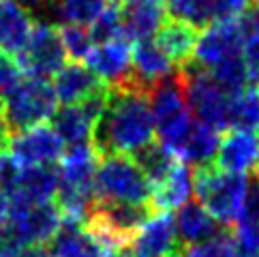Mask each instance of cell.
Here are the masks:
<instances>
[{"mask_svg": "<svg viewBox=\"0 0 259 257\" xmlns=\"http://www.w3.org/2000/svg\"><path fill=\"white\" fill-rule=\"evenodd\" d=\"M154 142V122L148 103V93L131 81L120 88H109V101L92 128V148L101 157L124 154L133 157Z\"/></svg>", "mask_w": 259, "mask_h": 257, "instance_id": "cell-1", "label": "cell"}, {"mask_svg": "<svg viewBox=\"0 0 259 257\" xmlns=\"http://www.w3.org/2000/svg\"><path fill=\"white\" fill-rule=\"evenodd\" d=\"M193 191L201 201V208L217 223L236 225L242 217L248 178L242 174H227L214 165H203L195 169Z\"/></svg>", "mask_w": 259, "mask_h": 257, "instance_id": "cell-2", "label": "cell"}, {"mask_svg": "<svg viewBox=\"0 0 259 257\" xmlns=\"http://www.w3.org/2000/svg\"><path fill=\"white\" fill-rule=\"evenodd\" d=\"M178 77L193 118L214 133L227 131L231 97L217 84V79L193 60L178 69Z\"/></svg>", "mask_w": 259, "mask_h": 257, "instance_id": "cell-3", "label": "cell"}, {"mask_svg": "<svg viewBox=\"0 0 259 257\" xmlns=\"http://www.w3.org/2000/svg\"><path fill=\"white\" fill-rule=\"evenodd\" d=\"M0 101L11 135L45 124L58 109V99L52 84L36 77L20 79L5 97H0Z\"/></svg>", "mask_w": 259, "mask_h": 257, "instance_id": "cell-4", "label": "cell"}, {"mask_svg": "<svg viewBox=\"0 0 259 257\" xmlns=\"http://www.w3.org/2000/svg\"><path fill=\"white\" fill-rule=\"evenodd\" d=\"M148 103H150V114L154 122V135H159V144L174 154V150L178 148V144L184 140V135L195 122L187 105V99H184L178 73L156 84L148 93Z\"/></svg>", "mask_w": 259, "mask_h": 257, "instance_id": "cell-5", "label": "cell"}, {"mask_svg": "<svg viewBox=\"0 0 259 257\" xmlns=\"http://www.w3.org/2000/svg\"><path fill=\"white\" fill-rule=\"evenodd\" d=\"M95 193L99 201H118V204H150L152 185L137 167L133 157L107 154L101 157L95 174Z\"/></svg>", "mask_w": 259, "mask_h": 257, "instance_id": "cell-6", "label": "cell"}, {"mask_svg": "<svg viewBox=\"0 0 259 257\" xmlns=\"http://www.w3.org/2000/svg\"><path fill=\"white\" fill-rule=\"evenodd\" d=\"M248 30V15L219 20L206 26V30L197 36V45L193 52V62L203 71H212L223 62L242 56L244 39Z\"/></svg>", "mask_w": 259, "mask_h": 257, "instance_id": "cell-7", "label": "cell"}, {"mask_svg": "<svg viewBox=\"0 0 259 257\" xmlns=\"http://www.w3.org/2000/svg\"><path fill=\"white\" fill-rule=\"evenodd\" d=\"M15 62L20 67L22 75L26 77L48 79L50 75H56L64 67V62H67V54H64V48L60 43L58 26L34 22L30 39L22 50V54L15 58Z\"/></svg>", "mask_w": 259, "mask_h": 257, "instance_id": "cell-8", "label": "cell"}, {"mask_svg": "<svg viewBox=\"0 0 259 257\" xmlns=\"http://www.w3.org/2000/svg\"><path fill=\"white\" fill-rule=\"evenodd\" d=\"M9 152L22 167H52L62 159L64 144L52 126L41 124L28 131L15 133L9 144Z\"/></svg>", "mask_w": 259, "mask_h": 257, "instance_id": "cell-9", "label": "cell"}, {"mask_svg": "<svg viewBox=\"0 0 259 257\" xmlns=\"http://www.w3.org/2000/svg\"><path fill=\"white\" fill-rule=\"evenodd\" d=\"M7 225L13 232L15 240L26 251V249L45 246L48 242H52L62 225V215L58 206L52 201V204L34 206L28 210H22V212H13L9 217Z\"/></svg>", "mask_w": 259, "mask_h": 257, "instance_id": "cell-10", "label": "cell"}, {"mask_svg": "<svg viewBox=\"0 0 259 257\" xmlns=\"http://www.w3.org/2000/svg\"><path fill=\"white\" fill-rule=\"evenodd\" d=\"M58 193V169L54 167H22L15 187L7 193L11 215L34 206L52 204Z\"/></svg>", "mask_w": 259, "mask_h": 257, "instance_id": "cell-11", "label": "cell"}, {"mask_svg": "<svg viewBox=\"0 0 259 257\" xmlns=\"http://www.w3.org/2000/svg\"><path fill=\"white\" fill-rule=\"evenodd\" d=\"M86 62L88 69L109 88H120L131 81V45L126 39L95 45Z\"/></svg>", "mask_w": 259, "mask_h": 257, "instance_id": "cell-12", "label": "cell"}, {"mask_svg": "<svg viewBox=\"0 0 259 257\" xmlns=\"http://www.w3.org/2000/svg\"><path fill=\"white\" fill-rule=\"evenodd\" d=\"M214 167L227 174L259 172V135L255 131H229L219 142Z\"/></svg>", "mask_w": 259, "mask_h": 257, "instance_id": "cell-13", "label": "cell"}, {"mask_svg": "<svg viewBox=\"0 0 259 257\" xmlns=\"http://www.w3.org/2000/svg\"><path fill=\"white\" fill-rule=\"evenodd\" d=\"M174 69V62L154 41H140L131 50V84L144 93H150L156 84L171 77Z\"/></svg>", "mask_w": 259, "mask_h": 257, "instance_id": "cell-14", "label": "cell"}, {"mask_svg": "<svg viewBox=\"0 0 259 257\" xmlns=\"http://www.w3.org/2000/svg\"><path fill=\"white\" fill-rule=\"evenodd\" d=\"M182 249L176 234L174 219L167 212H156L150 217L140 234L135 236L131 251L135 257H171Z\"/></svg>", "mask_w": 259, "mask_h": 257, "instance_id": "cell-15", "label": "cell"}, {"mask_svg": "<svg viewBox=\"0 0 259 257\" xmlns=\"http://www.w3.org/2000/svg\"><path fill=\"white\" fill-rule=\"evenodd\" d=\"M165 22L163 0H128L122 7V36L126 41H150Z\"/></svg>", "mask_w": 259, "mask_h": 257, "instance_id": "cell-16", "label": "cell"}, {"mask_svg": "<svg viewBox=\"0 0 259 257\" xmlns=\"http://www.w3.org/2000/svg\"><path fill=\"white\" fill-rule=\"evenodd\" d=\"M32 26L34 22L28 9L17 5L15 0H3L0 3V52L15 60L28 43Z\"/></svg>", "mask_w": 259, "mask_h": 257, "instance_id": "cell-17", "label": "cell"}, {"mask_svg": "<svg viewBox=\"0 0 259 257\" xmlns=\"http://www.w3.org/2000/svg\"><path fill=\"white\" fill-rule=\"evenodd\" d=\"M103 86L105 84L88 67H84L81 62H71L64 64L56 73L52 88L62 105H79L81 101L88 99L92 93H97Z\"/></svg>", "mask_w": 259, "mask_h": 257, "instance_id": "cell-18", "label": "cell"}, {"mask_svg": "<svg viewBox=\"0 0 259 257\" xmlns=\"http://www.w3.org/2000/svg\"><path fill=\"white\" fill-rule=\"evenodd\" d=\"M191 195H193V174L189 165L178 161L169 169L167 176L159 185L152 187L150 206L154 208V212H169L174 208H182L184 204H189Z\"/></svg>", "mask_w": 259, "mask_h": 257, "instance_id": "cell-19", "label": "cell"}, {"mask_svg": "<svg viewBox=\"0 0 259 257\" xmlns=\"http://www.w3.org/2000/svg\"><path fill=\"white\" fill-rule=\"evenodd\" d=\"M219 133L195 120L189 133L184 135V140L178 144V148L174 150V157L184 165H195V167L212 165L219 150Z\"/></svg>", "mask_w": 259, "mask_h": 257, "instance_id": "cell-20", "label": "cell"}, {"mask_svg": "<svg viewBox=\"0 0 259 257\" xmlns=\"http://www.w3.org/2000/svg\"><path fill=\"white\" fill-rule=\"evenodd\" d=\"M52 255L54 257H105V249L88 234V229L81 223L62 219L58 234L52 240Z\"/></svg>", "mask_w": 259, "mask_h": 257, "instance_id": "cell-21", "label": "cell"}, {"mask_svg": "<svg viewBox=\"0 0 259 257\" xmlns=\"http://www.w3.org/2000/svg\"><path fill=\"white\" fill-rule=\"evenodd\" d=\"M154 43L159 45V50L174 64L178 62L180 67H184V64H189L193 60V52H195V45H197V30L191 28L189 24L169 20V22H163L159 32H156Z\"/></svg>", "mask_w": 259, "mask_h": 257, "instance_id": "cell-22", "label": "cell"}, {"mask_svg": "<svg viewBox=\"0 0 259 257\" xmlns=\"http://www.w3.org/2000/svg\"><path fill=\"white\" fill-rule=\"evenodd\" d=\"M176 234L182 246H193L199 242L210 240L214 234H219V223L212 219L195 201L184 204L174 219Z\"/></svg>", "mask_w": 259, "mask_h": 257, "instance_id": "cell-23", "label": "cell"}, {"mask_svg": "<svg viewBox=\"0 0 259 257\" xmlns=\"http://www.w3.org/2000/svg\"><path fill=\"white\" fill-rule=\"evenodd\" d=\"M54 131L58 133L62 144H69V148L73 146H84L92 144V120L84 114V109L79 105H62L54 114Z\"/></svg>", "mask_w": 259, "mask_h": 257, "instance_id": "cell-24", "label": "cell"}, {"mask_svg": "<svg viewBox=\"0 0 259 257\" xmlns=\"http://www.w3.org/2000/svg\"><path fill=\"white\" fill-rule=\"evenodd\" d=\"M54 15L60 24L90 26L107 7L105 0H50Z\"/></svg>", "mask_w": 259, "mask_h": 257, "instance_id": "cell-25", "label": "cell"}, {"mask_svg": "<svg viewBox=\"0 0 259 257\" xmlns=\"http://www.w3.org/2000/svg\"><path fill=\"white\" fill-rule=\"evenodd\" d=\"M133 161L137 163V167L144 172V176L148 178V182H150L152 187L159 185L169 174V169L178 163V159H176L169 150H165L163 146L156 142H152L150 146H146L144 150L133 154Z\"/></svg>", "mask_w": 259, "mask_h": 257, "instance_id": "cell-26", "label": "cell"}, {"mask_svg": "<svg viewBox=\"0 0 259 257\" xmlns=\"http://www.w3.org/2000/svg\"><path fill=\"white\" fill-rule=\"evenodd\" d=\"M259 126V101L255 88H246L229 99V128L255 131Z\"/></svg>", "mask_w": 259, "mask_h": 257, "instance_id": "cell-27", "label": "cell"}, {"mask_svg": "<svg viewBox=\"0 0 259 257\" xmlns=\"http://www.w3.org/2000/svg\"><path fill=\"white\" fill-rule=\"evenodd\" d=\"M163 7L176 22L189 24L195 30L212 24L208 0H163Z\"/></svg>", "mask_w": 259, "mask_h": 257, "instance_id": "cell-28", "label": "cell"}, {"mask_svg": "<svg viewBox=\"0 0 259 257\" xmlns=\"http://www.w3.org/2000/svg\"><path fill=\"white\" fill-rule=\"evenodd\" d=\"M60 43L64 54L73 58V62H81L88 58V54L95 48V41L90 36L88 26H75V24H60L58 26Z\"/></svg>", "mask_w": 259, "mask_h": 257, "instance_id": "cell-29", "label": "cell"}, {"mask_svg": "<svg viewBox=\"0 0 259 257\" xmlns=\"http://www.w3.org/2000/svg\"><path fill=\"white\" fill-rule=\"evenodd\" d=\"M90 36L97 45L107 43L114 39H124L122 36V7L120 5H107L101 15L90 24Z\"/></svg>", "mask_w": 259, "mask_h": 257, "instance_id": "cell-30", "label": "cell"}, {"mask_svg": "<svg viewBox=\"0 0 259 257\" xmlns=\"http://www.w3.org/2000/svg\"><path fill=\"white\" fill-rule=\"evenodd\" d=\"M208 73L217 79V84L223 88L229 97H234V95L242 93V90L248 88V73H246V67L242 62V56L219 64V67H214Z\"/></svg>", "mask_w": 259, "mask_h": 257, "instance_id": "cell-31", "label": "cell"}, {"mask_svg": "<svg viewBox=\"0 0 259 257\" xmlns=\"http://www.w3.org/2000/svg\"><path fill=\"white\" fill-rule=\"evenodd\" d=\"M182 257H238L234 234L219 232L206 242L182 246Z\"/></svg>", "mask_w": 259, "mask_h": 257, "instance_id": "cell-32", "label": "cell"}, {"mask_svg": "<svg viewBox=\"0 0 259 257\" xmlns=\"http://www.w3.org/2000/svg\"><path fill=\"white\" fill-rule=\"evenodd\" d=\"M242 62L248 73V84L259 86V26L253 22L251 15H248V30H246V39L242 48Z\"/></svg>", "mask_w": 259, "mask_h": 257, "instance_id": "cell-33", "label": "cell"}, {"mask_svg": "<svg viewBox=\"0 0 259 257\" xmlns=\"http://www.w3.org/2000/svg\"><path fill=\"white\" fill-rule=\"evenodd\" d=\"M253 0H208L212 24L219 20H229V17H240L251 9Z\"/></svg>", "mask_w": 259, "mask_h": 257, "instance_id": "cell-34", "label": "cell"}, {"mask_svg": "<svg viewBox=\"0 0 259 257\" xmlns=\"http://www.w3.org/2000/svg\"><path fill=\"white\" fill-rule=\"evenodd\" d=\"M22 174V165L15 161L11 152H0V189L3 191H11L15 187L17 178Z\"/></svg>", "mask_w": 259, "mask_h": 257, "instance_id": "cell-35", "label": "cell"}, {"mask_svg": "<svg viewBox=\"0 0 259 257\" xmlns=\"http://www.w3.org/2000/svg\"><path fill=\"white\" fill-rule=\"evenodd\" d=\"M240 221H257L259 223V172H255L248 178V191L242 208V217Z\"/></svg>", "mask_w": 259, "mask_h": 257, "instance_id": "cell-36", "label": "cell"}, {"mask_svg": "<svg viewBox=\"0 0 259 257\" xmlns=\"http://www.w3.org/2000/svg\"><path fill=\"white\" fill-rule=\"evenodd\" d=\"M11 128L7 124V118H5V109H3V101H0V152H7L9 150V144H11Z\"/></svg>", "mask_w": 259, "mask_h": 257, "instance_id": "cell-37", "label": "cell"}, {"mask_svg": "<svg viewBox=\"0 0 259 257\" xmlns=\"http://www.w3.org/2000/svg\"><path fill=\"white\" fill-rule=\"evenodd\" d=\"M9 217H11V201H9L7 191L0 189V227L9 223Z\"/></svg>", "mask_w": 259, "mask_h": 257, "instance_id": "cell-38", "label": "cell"}, {"mask_svg": "<svg viewBox=\"0 0 259 257\" xmlns=\"http://www.w3.org/2000/svg\"><path fill=\"white\" fill-rule=\"evenodd\" d=\"M20 257H54L50 249H45V246H34V249H26L20 253Z\"/></svg>", "mask_w": 259, "mask_h": 257, "instance_id": "cell-39", "label": "cell"}, {"mask_svg": "<svg viewBox=\"0 0 259 257\" xmlns=\"http://www.w3.org/2000/svg\"><path fill=\"white\" fill-rule=\"evenodd\" d=\"M105 257H135V255H133V251H131V246H128V249L109 251V253H105Z\"/></svg>", "mask_w": 259, "mask_h": 257, "instance_id": "cell-40", "label": "cell"}, {"mask_svg": "<svg viewBox=\"0 0 259 257\" xmlns=\"http://www.w3.org/2000/svg\"><path fill=\"white\" fill-rule=\"evenodd\" d=\"M248 15H251L253 22L259 26V0H255V3L251 5V9H248Z\"/></svg>", "mask_w": 259, "mask_h": 257, "instance_id": "cell-41", "label": "cell"}, {"mask_svg": "<svg viewBox=\"0 0 259 257\" xmlns=\"http://www.w3.org/2000/svg\"><path fill=\"white\" fill-rule=\"evenodd\" d=\"M15 3L22 5L24 9H26V7H32V9H34V7H39L41 3H45V0H15Z\"/></svg>", "mask_w": 259, "mask_h": 257, "instance_id": "cell-42", "label": "cell"}, {"mask_svg": "<svg viewBox=\"0 0 259 257\" xmlns=\"http://www.w3.org/2000/svg\"><path fill=\"white\" fill-rule=\"evenodd\" d=\"M112 3H114V5H120V7H122V5H126V3H128V0H112Z\"/></svg>", "mask_w": 259, "mask_h": 257, "instance_id": "cell-43", "label": "cell"}, {"mask_svg": "<svg viewBox=\"0 0 259 257\" xmlns=\"http://www.w3.org/2000/svg\"><path fill=\"white\" fill-rule=\"evenodd\" d=\"M255 93H257V101H259V86H257V88H255Z\"/></svg>", "mask_w": 259, "mask_h": 257, "instance_id": "cell-44", "label": "cell"}, {"mask_svg": "<svg viewBox=\"0 0 259 257\" xmlns=\"http://www.w3.org/2000/svg\"><path fill=\"white\" fill-rule=\"evenodd\" d=\"M0 3H3V0H0Z\"/></svg>", "mask_w": 259, "mask_h": 257, "instance_id": "cell-45", "label": "cell"}]
</instances>
